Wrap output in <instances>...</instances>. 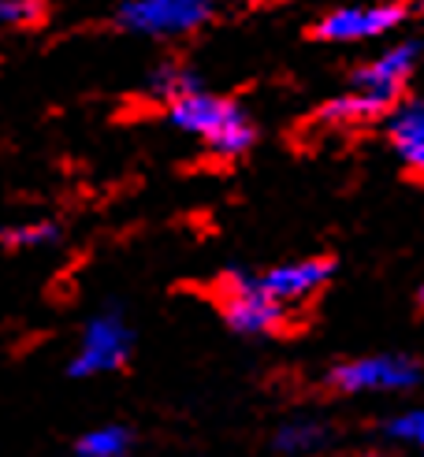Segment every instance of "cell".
Wrapping results in <instances>:
<instances>
[{"mask_svg":"<svg viewBox=\"0 0 424 457\" xmlns=\"http://www.w3.org/2000/svg\"><path fill=\"white\" fill-rule=\"evenodd\" d=\"M168 120L175 130L190 134L194 142H201L212 156H223V160L250 153V145L257 142V127L250 120V112L220 94H209L205 86L171 101Z\"/></svg>","mask_w":424,"mask_h":457,"instance_id":"1","label":"cell"},{"mask_svg":"<svg viewBox=\"0 0 424 457\" xmlns=\"http://www.w3.org/2000/svg\"><path fill=\"white\" fill-rule=\"evenodd\" d=\"M134 353V331L120 309H101L82 324L79 342L67 357V376L71 379H101L127 369Z\"/></svg>","mask_w":424,"mask_h":457,"instance_id":"2","label":"cell"},{"mask_svg":"<svg viewBox=\"0 0 424 457\" xmlns=\"http://www.w3.org/2000/svg\"><path fill=\"white\" fill-rule=\"evenodd\" d=\"M220 312L228 320V328L245 335V338H264L276 335L287 324V305L276 302L257 279V271H228L216 287Z\"/></svg>","mask_w":424,"mask_h":457,"instance_id":"3","label":"cell"},{"mask_svg":"<svg viewBox=\"0 0 424 457\" xmlns=\"http://www.w3.org/2000/svg\"><path fill=\"white\" fill-rule=\"evenodd\" d=\"M424 369L406 353L346 357L328 372V386L339 395H406L420 386Z\"/></svg>","mask_w":424,"mask_h":457,"instance_id":"4","label":"cell"},{"mask_svg":"<svg viewBox=\"0 0 424 457\" xmlns=\"http://www.w3.org/2000/svg\"><path fill=\"white\" fill-rule=\"evenodd\" d=\"M212 19V0H123L116 22L138 37H187Z\"/></svg>","mask_w":424,"mask_h":457,"instance_id":"5","label":"cell"},{"mask_svg":"<svg viewBox=\"0 0 424 457\" xmlns=\"http://www.w3.org/2000/svg\"><path fill=\"white\" fill-rule=\"evenodd\" d=\"M406 8L395 0H379V4H346L335 8L317 22V37L331 45H357V41H376L387 37L402 27Z\"/></svg>","mask_w":424,"mask_h":457,"instance_id":"6","label":"cell"},{"mask_svg":"<svg viewBox=\"0 0 424 457\" xmlns=\"http://www.w3.org/2000/svg\"><path fill=\"white\" fill-rule=\"evenodd\" d=\"M417 60H420V45L395 41L384 53H376L372 60H365L362 67H357L353 79H350V89H362V94H369L372 101H379L391 112L398 94H402V86H406L410 75H413Z\"/></svg>","mask_w":424,"mask_h":457,"instance_id":"7","label":"cell"},{"mask_svg":"<svg viewBox=\"0 0 424 457\" xmlns=\"http://www.w3.org/2000/svg\"><path fill=\"white\" fill-rule=\"evenodd\" d=\"M335 276V261L328 257H302V261H283L268 271H257L261 287L272 294L276 302H283L287 309L290 305H302L309 302L317 290H324Z\"/></svg>","mask_w":424,"mask_h":457,"instance_id":"8","label":"cell"},{"mask_svg":"<svg viewBox=\"0 0 424 457\" xmlns=\"http://www.w3.org/2000/svg\"><path fill=\"white\" fill-rule=\"evenodd\" d=\"M387 142L395 149V156L406 164L410 171L424 175V104L410 101V104H395L391 120H387Z\"/></svg>","mask_w":424,"mask_h":457,"instance_id":"9","label":"cell"},{"mask_svg":"<svg viewBox=\"0 0 424 457\" xmlns=\"http://www.w3.org/2000/svg\"><path fill=\"white\" fill-rule=\"evenodd\" d=\"M272 446L287 457H309V453H320L331 446V428L324 420H312V417H298V420H287Z\"/></svg>","mask_w":424,"mask_h":457,"instance_id":"10","label":"cell"},{"mask_svg":"<svg viewBox=\"0 0 424 457\" xmlns=\"http://www.w3.org/2000/svg\"><path fill=\"white\" fill-rule=\"evenodd\" d=\"M63 238V227L49 216H34V220H19L0 227V245L12 249V253H30V249H45Z\"/></svg>","mask_w":424,"mask_h":457,"instance_id":"11","label":"cell"},{"mask_svg":"<svg viewBox=\"0 0 424 457\" xmlns=\"http://www.w3.org/2000/svg\"><path fill=\"white\" fill-rule=\"evenodd\" d=\"M75 457H130L134 431L127 424H97L75 439Z\"/></svg>","mask_w":424,"mask_h":457,"instance_id":"12","label":"cell"},{"mask_svg":"<svg viewBox=\"0 0 424 457\" xmlns=\"http://www.w3.org/2000/svg\"><path fill=\"white\" fill-rule=\"evenodd\" d=\"M384 104L372 101L369 94H362V89H346V94L331 97L320 112V120L331 123V127H357V123H369V120H379L384 116Z\"/></svg>","mask_w":424,"mask_h":457,"instance_id":"13","label":"cell"},{"mask_svg":"<svg viewBox=\"0 0 424 457\" xmlns=\"http://www.w3.org/2000/svg\"><path fill=\"white\" fill-rule=\"evenodd\" d=\"M145 89H149V94H153L156 101L171 104V101H179V97L194 94V89H201V79L190 71L187 63L168 60V63H161V67H153V75H149Z\"/></svg>","mask_w":424,"mask_h":457,"instance_id":"14","label":"cell"},{"mask_svg":"<svg viewBox=\"0 0 424 457\" xmlns=\"http://www.w3.org/2000/svg\"><path fill=\"white\" fill-rule=\"evenodd\" d=\"M384 436L391 443H402L410 450H424V405L413 409H402V413L384 420Z\"/></svg>","mask_w":424,"mask_h":457,"instance_id":"15","label":"cell"},{"mask_svg":"<svg viewBox=\"0 0 424 457\" xmlns=\"http://www.w3.org/2000/svg\"><path fill=\"white\" fill-rule=\"evenodd\" d=\"M45 19V0H0V27L27 30Z\"/></svg>","mask_w":424,"mask_h":457,"instance_id":"16","label":"cell"},{"mask_svg":"<svg viewBox=\"0 0 424 457\" xmlns=\"http://www.w3.org/2000/svg\"><path fill=\"white\" fill-rule=\"evenodd\" d=\"M235 4H250V0H235Z\"/></svg>","mask_w":424,"mask_h":457,"instance_id":"17","label":"cell"},{"mask_svg":"<svg viewBox=\"0 0 424 457\" xmlns=\"http://www.w3.org/2000/svg\"><path fill=\"white\" fill-rule=\"evenodd\" d=\"M365 457H384V453H365Z\"/></svg>","mask_w":424,"mask_h":457,"instance_id":"18","label":"cell"},{"mask_svg":"<svg viewBox=\"0 0 424 457\" xmlns=\"http://www.w3.org/2000/svg\"><path fill=\"white\" fill-rule=\"evenodd\" d=\"M420 305H424V287H420Z\"/></svg>","mask_w":424,"mask_h":457,"instance_id":"19","label":"cell"},{"mask_svg":"<svg viewBox=\"0 0 424 457\" xmlns=\"http://www.w3.org/2000/svg\"><path fill=\"white\" fill-rule=\"evenodd\" d=\"M420 12H424V0H420Z\"/></svg>","mask_w":424,"mask_h":457,"instance_id":"20","label":"cell"}]
</instances>
